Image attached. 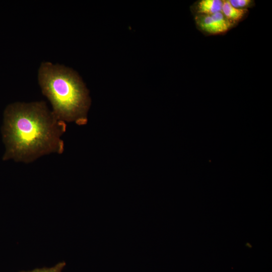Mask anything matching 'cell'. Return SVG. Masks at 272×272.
<instances>
[{
    "instance_id": "3957f363",
    "label": "cell",
    "mask_w": 272,
    "mask_h": 272,
    "mask_svg": "<svg viewBox=\"0 0 272 272\" xmlns=\"http://www.w3.org/2000/svg\"><path fill=\"white\" fill-rule=\"evenodd\" d=\"M223 1L201 0L196 6L198 15H212L221 12Z\"/></svg>"
},
{
    "instance_id": "7a4b0ae2",
    "label": "cell",
    "mask_w": 272,
    "mask_h": 272,
    "mask_svg": "<svg viewBox=\"0 0 272 272\" xmlns=\"http://www.w3.org/2000/svg\"><path fill=\"white\" fill-rule=\"evenodd\" d=\"M38 79L43 94L52 106V112L64 122L86 124L91 100L78 74L63 65L42 62Z\"/></svg>"
},
{
    "instance_id": "6da1fadb",
    "label": "cell",
    "mask_w": 272,
    "mask_h": 272,
    "mask_svg": "<svg viewBox=\"0 0 272 272\" xmlns=\"http://www.w3.org/2000/svg\"><path fill=\"white\" fill-rule=\"evenodd\" d=\"M65 130V122L44 101L11 104L4 112L3 160L28 163L45 155L61 154L64 144L61 137Z\"/></svg>"
},
{
    "instance_id": "52a82bcc",
    "label": "cell",
    "mask_w": 272,
    "mask_h": 272,
    "mask_svg": "<svg viewBox=\"0 0 272 272\" xmlns=\"http://www.w3.org/2000/svg\"><path fill=\"white\" fill-rule=\"evenodd\" d=\"M65 265L64 262H60L51 267L37 268L30 271L22 272H61Z\"/></svg>"
},
{
    "instance_id": "ba28073f",
    "label": "cell",
    "mask_w": 272,
    "mask_h": 272,
    "mask_svg": "<svg viewBox=\"0 0 272 272\" xmlns=\"http://www.w3.org/2000/svg\"><path fill=\"white\" fill-rule=\"evenodd\" d=\"M231 5L237 9H245L252 3L250 0H229Z\"/></svg>"
},
{
    "instance_id": "277c9868",
    "label": "cell",
    "mask_w": 272,
    "mask_h": 272,
    "mask_svg": "<svg viewBox=\"0 0 272 272\" xmlns=\"http://www.w3.org/2000/svg\"><path fill=\"white\" fill-rule=\"evenodd\" d=\"M222 13L230 22L239 21L246 15L248 11L246 9H237L232 7L229 1H223Z\"/></svg>"
},
{
    "instance_id": "5b68a950",
    "label": "cell",
    "mask_w": 272,
    "mask_h": 272,
    "mask_svg": "<svg viewBox=\"0 0 272 272\" xmlns=\"http://www.w3.org/2000/svg\"><path fill=\"white\" fill-rule=\"evenodd\" d=\"M195 21L200 30L207 33L209 34L221 33L211 15H198L195 17Z\"/></svg>"
},
{
    "instance_id": "8992f818",
    "label": "cell",
    "mask_w": 272,
    "mask_h": 272,
    "mask_svg": "<svg viewBox=\"0 0 272 272\" xmlns=\"http://www.w3.org/2000/svg\"><path fill=\"white\" fill-rule=\"evenodd\" d=\"M211 16L221 33L229 30L233 25V23L227 19L222 12L216 13Z\"/></svg>"
}]
</instances>
